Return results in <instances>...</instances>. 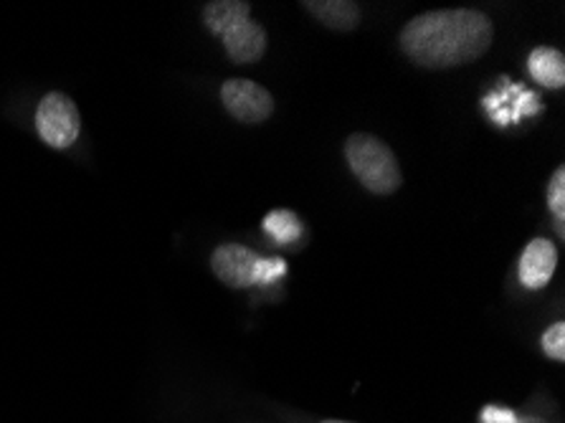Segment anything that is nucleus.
<instances>
[{"label":"nucleus","instance_id":"nucleus-8","mask_svg":"<svg viewBox=\"0 0 565 423\" xmlns=\"http://www.w3.org/2000/svg\"><path fill=\"white\" fill-rule=\"evenodd\" d=\"M302 8L330 31H355L361 23V6L355 0H305Z\"/></svg>","mask_w":565,"mask_h":423},{"label":"nucleus","instance_id":"nucleus-14","mask_svg":"<svg viewBox=\"0 0 565 423\" xmlns=\"http://www.w3.org/2000/svg\"><path fill=\"white\" fill-rule=\"evenodd\" d=\"M287 274V264L281 262V258H259V264H256V284L259 282H274L277 276H285Z\"/></svg>","mask_w":565,"mask_h":423},{"label":"nucleus","instance_id":"nucleus-9","mask_svg":"<svg viewBox=\"0 0 565 423\" xmlns=\"http://www.w3.org/2000/svg\"><path fill=\"white\" fill-rule=\"evenodd\" d=\"M527 68L533 80L545 89H563L565 86V56L558 49L537 46L530 51Z\"/></svg>","mask_w":565,"mask_h":423},{"label":"nucleus","instance_id":"nucleus-5","mask_svg":"<svg viewBox=\"0 0 565 423\" xmlns=\"http://www.w3.org/2000/svg\"><path fill=\"white\" fill-rule=\"evenodd\" d=\"M259 254L242 244H221L211 256V269L228 289H249L256 284Z\"/></svg>","mask_w":565,"mask_h":423},{"label":"nucleus","instance_id":"nucleus-10","mask_svg":"<svg viewBox=\"0 0 565 423\" xmlns=\"http://www.w3.org/2000/svg\"><path fill=\"white\" fill-rule=\"evenodd\" d=\"M252 15V6L244 3V0H213V3L205 6L203 11V21L209 29L221 36L231 25L249 19Z\"/></svg>","mask_w":565,"mask_h":423},{"label":"nucleus","instance_id":"nucleus-1","mask_svg":"<svg viewBox=\"0 0 565 423\" xmlns=\"http://www.w3.org/2000/svg\"><path fill=\"white\" fill-rule=\"evenodd\" d=\"M494 25L477 8H441L411 19L401 31V51L422 68L475 64L492 46Z\"/></svg>","mask_w":565,"mask_h":423},{"label":"nucleus","instance_id":"nucleus-2","mask_svg":"<svg viewBox=\"0 0 565 423\" xmlns=\"http://www.w3.org/2000/svg\"><path fill=\"white\" fill-rule=\"evenodd\" d=\"M345 160L367 193L393 195L404 183L398 158L388 145L375 135L353 133L345 140Z\"/></svg>","mask_w":565,"mask_h":423},{"label":"nucleus","instance_id":"nucleus-16","mask_svg":"<svg viewBox=\"0 0 565 423\" xmlns=\"http://www.w3.org/2000/svg\"><path fill=\"white\" fill-rule=\"evenodd\" d=\"M320 423H355V421H342V419H324Z\"/></svg>","mask_w":565,"mask_h":423},{"label":"nucleus","instance_id":"nucleus-15","mask_svg":"<svg viewBox=\"0 0 565 423\" xmlns=\"http://www.w3.org/2000/svg\"><path fill=\"white\" fill-rule=\"evenodd\" d=\"M510 423H551V421H547L543 413H520V411H515V413H512Z\"/></svg>","mask_w":565,"mask_h":423},{"label":"nucleus","instance_id":"nucleus-13","mask_svg":"<svg viewBox=\"0 0 565 423\" xmlns=\"http://www.w3.org/2000/svg\"><path fill=\"white\" fill-rule=\"evenodd\" d=\"M543 352L555 362L565 360V322H555L543 332Z\"/></svg>","mask_w":565,"mask_h":423},{"label":"nucleus","instance_id":"nucleus-12","mask_svg":"<svg viewBox=\"0 0 565 423\" xmlns=\"http://www.w3.org/2000/svg\"><path fill=\"white\" fill-rule=\"evenodd\" d=\"M547 209L553 211L555 221H558V236L563 239V219H565V168L558 166L553 172L551 183H547Z\"/></svg>","mask_w":565,"mask_h":423},{"label":"nucleus","instance_id":"nucleus-3","mask_svg":"<svg viewBox=\"0 0 565 423\" xmlns=\"http://www.w3.org/2000/svg\"><path fill=\"white\" fill-rule=\"evenodd\" d=\"M36 133L49 148L66 150L79 140L82 133V115L79 107L74 105L72 97L64 92H49L39 102L36 109Z\"/></svg>","mask_w":565,"mask_h":423},{"label":"nucleus","instance_id":"nucleus-11","mask_svg":"<svg viewBox=\"0 0 565 423\" xmlns=\"http://www.w3.org/2000/svg\"><path fill=\"white\" fill-rule=\"evenodd\" d=\"M264 231H267L277 244H292V241L299 239V233H302V223H299L292 211L277 209L264 219Z\"/></svg>","mask_w":565,"mask_h":423},{"label":"nucleus","instance_id":"nucleus-4","mask_svg":"<svg viewBox=\"0 0 565 423\" xmlns=\"http://www.w3.org/2000/svg\"><path fill=\"white\" fill-rule=\"evenodd\" d=\"M221 102L228 115L244 125H262L274 115L269 89L252 80H228L221 86Z\"/></svg>","mask_w":565,"mask_h":423},{"label":"nucleus","instance_id":"nucleus-7","mask_svg":"<svg viewBox=\"0 0 565 423\" xmlns=\"http://www.w3.org/2000/svg\"><path fill=\"white\" fill-rule=\"evenodd\" d=\"M224 49L234 64H256L267 54V31L252 19H244L231 25L224 33Z\"/></svg>","mask_w":565,"mask_h":423},{"label":"nucleus","instance_id":"nucleus-6","mask_svg":"<svg viewBox=\"0 0 565 423\" xmlns=\"http://www.w3.org/2000/svg\"><path fill=\"white\" fill-rule=\"evenodd\" d=\"M555 266H558V248H555L547 239H533L525 246V252L520 256V282L527 289H545L551 284Z\"/></svg>","mask_w":565,"mask_h":423}]
</instances>
